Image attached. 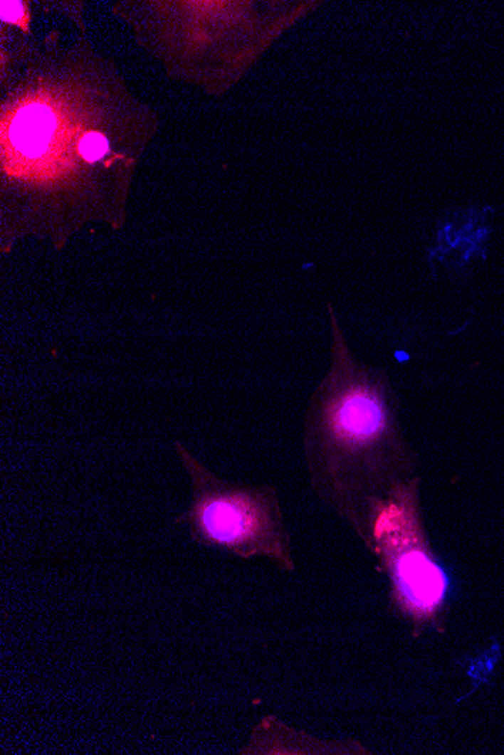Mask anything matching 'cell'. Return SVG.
Returning <instances> with one entry per match:
<instances>
[{
  "mask_svg": "<svg viewBox=\"0 0 504 755\" xmlns=\"http://www.w3.org/2000/svg\"><path fill=\"white\" fill-rule=\"evenodd\" d=\"M330 317V366L310 395L302 446L311 490L354 529L372 499L420 475V455L388 373L358 359L332 306Z\"/></svg>",
  "mask_w": 504,
  "mask_h": 755,
  "instance_id": "6da1fadb",
  "label": "cell"
},
{
  "mask_svg": "<svg viewBox=\"0 0 504 755\" xmlns=\"http://www.w3.org/2000/svg\"><path fill=\"white\" fill-rule=\"evenodd\" d=\"M172 446L191 485V502L174 523L199 546L241 559L263 558L281 571H296L292 532L276 485L224 480L182 440Z\"/></svg>",
  "mask_w": 504,
  "mask_h": 755,
  "instance_id": "7a4b0ae2",
  "label": "cell"
},
{
  "mask_svg": "<svg viewBox=\"0 0 504 755\" xmlns=\"http://www.w3.org/2000/svg\"><path fill=\"white\" fill-rule=\"evenodd\" d=\"M420 485L417 475L372 499L354 528L387 576L389 605L415 638L427 627L441 630L448 596V578L424 528Z\"/></svg>",
  "mask_w": 504,
  "mask_h": 755,
  "instance_id": "3957f363",
  "label": "cell"
},
{
  "mask_svg": "<svg viewBox=\"0 0 504 755\" xmlns=\"http://www.w3.org/2000/svg\"><path fill=\"white\" fill-rule=\"evenodd\" d=\"M53 120L48 109L43 106H31L20 112L14 121V144L29 156H35L46 145L52 134Z\"/></svg>",
  "mask_w": 504,
  "mask_h": 755,
  "instance_id": "277c9868",
  "label": "cell"
},
{
  "mask_svg": "<svg viewBox=\"0 0 504 755\" xmlns=\"http://www.w3.org/2000/svg\"><path fill=\"white\" fill-rule=\"evenodd\" d=\"M107 147V140L103 134L88 133L80 140V154L88 162H97L106 154Z\"/></svg>",
  "mask_w": 504,
  "mask_h": 755,
  "instance_id": "5b68a950",
  "label": "cell"
},
{
  "mask_svg": "<svg viewBox=\"0 0 504 755\" xmlns=\"http://www.w3.org/2000/svg\"><path fill=\"white\" fill-rule=\"evenodd\" d=\"M23 17V5L20 2H2V20L19 23Z\"/></svg>",
  "mask_w": 504,
  "mask_h": 755,
  "instance_id": "8992f818",
  "label": "cell"
}]
</instances>
